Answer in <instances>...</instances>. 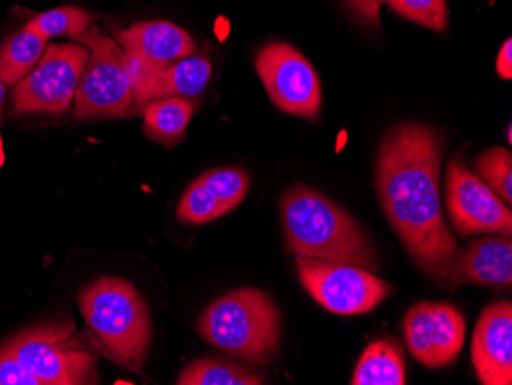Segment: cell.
Here are the masks:
<instances>
[{"mask_svg":"<svg viewBox=\"0 0 512 385\" xmlns=\"http://www.w3.org/2000/svg\"><path fill=\"white\" fill-rule=\"evenodd\" d=\"M348 11L353 14L356 20L368 27H379L381 16H379V7L381 5L376 0H344Z\"/></svg>","mask_w":512,"mask_h":385,"instance_id":"cell-26","label":"cell"},{"mask_svg":"<svg viewBox=\"0 0 512 385\" xmlns=\"http://www.w3.org/2000/svg\"><path fill=\"white\" fill-rule=\"evenodd\" d=\"M497 73L502 79L511 80L512 77V42L506 40L500 48L496 63Z\"/></svg>","mask_w":512,"mask_h":385,"instance_id":"cell-27","label":"cell"},{"mask_svg":"<svg viewBox=\"0 0 512 385\" xmlns=\"http://www.w3.org/2000/svg\"><path fill=\"white\" fill-rule=\"evenodd\" d=\"M476 175L505 205L512 201V155L508 149L490 148L474 158Z\"/></svg>","mask_w":512,"mask_h":385,"instance_id":"cell-20","label":"cell"},{"mask_svg":"<svg viewBox=\"0 0 512 385\" xmlns=\"http://www.w3.org/2000/svg\"><path fill=\"white\" fill-rule=\"evenodd\" d=\"M5 346L43 385L97 384V358L71 321L36 324Z\"/></svg>","mask_w":512,"mask_h":385,"instance_id":"cell-6","label":"cell"},{"mask_svg":"<svg viewBox=\"0 0 512 385\" xmlns=\"http://www.w3.org/2000/svg\"><path fill=\"white\" fill-rule=\"evenodd\" d=\"M115 40L132 65L160 71L195 53L189 33L171 22H142L128 30L115 31Z\"/></svg>","mask_w":512,"mask_h":385,"instance_id":"cell-14","label":"cell"},{"mask_svg":"<svg viewBox=\"0 0 512 385\" xmlns=\"http://www.w3.org/2000/svg\"><path fill=\"white\" fill-rule=\"evenodd\" d=\"M178 385H261V376L246 367L229 362L197 359L184 367L177 379Z\"/></svg>","mask_w":512,"mask_h":385,"instance_id":"cell-19","label":"cell"},{"mask_svg":"<svg viewBox=\"0 0 512 385\" xmlns=\"http://www.w3.org/2000/svg\"><path fill=\"white\" fill-rule=\"evenodd\" d=\"M195 105L183 97L152 100L143 111L146 137L165 148H174L183 142L186 129L194 116Z\"/></svg>","mask_w":512,"mask_h":385,"instance_id":"cell-16","label":"cell"},{"mask_svg":"<svg viewBox=\"0 0 512 385\" xmlns=\"http://www.w3.org/2000/svg\"><path fill=\"white\" fill-rule=\"evenodd\" d=\"M296 269L310 297L336 315L370 313L393 292L390 283L352 264L296 257Z\"/></svg>","mask_w":512,"mask_h":385,"instance_id":"cell-8","label":"cell"},{"mask_svg":"<svg viewBox=\"0 0 512 385\" xmlns=\"http://www.w3.org/2000/svg\"><path fill=\"white\" fill-rule=\"evenodd\" d=\"M198 180L229 209V212L243 203L250 188L249 174L237 166L211 169L200 175Z\"/></svg>","mask_w":512,"mask_h":385,"instance_id":"cell-23","label":"cell"},{"mask_svg":"<svg viewBox=\"0 0 512 385\" xmlns=\"http://www.w3.org/2000/svg\"><path fill=\"white\" fill-rule=\"evenodd\" d=\"M447 284L511 287L512 240L511 235H486L457 247L451 255Z\"/></svg>","mask_w":512,"mask_h":385,"instance_id":"cell-13","label":"cell"},{"mask_svg":"<svg viewBox=\"0 0 512 385\" xmlns=\"http://www.w3.org/2000/svg\"><path fill=\"white\" fill-rule=\"evenodd\" d=\"M212 63L204 54H191L161 70L151 89V102L166 97L197 100L211 80Z\"/></svg>","mask_w":512,"mask_h":385,"instance_id":"cell-15","label":"cell"},{"mask_svg":"<svg viewBox=\"0 0 512 385\" xmlns=\"http://www.w3.org/2000/svg\"><path fill=\"white\" fill-rule=\"evenodd\" d=\"M444 137L425 123L385 132L376 158V191L391 228L414 263L447 286L457 241L445 223L440 197Z\"/></svg>","mask_w":512,"mask_h":385,"instance_id":"cell-1","label":"cell"},{"mask_svg":"<svg viewBox=\"0 0 512 385\" xmlns=\"http://www.w3.org/2000/svg\"><path fill=\"white\" fill-rule=\"evenodd\" d=\"M5 97H7V89H5L4 82L0 80V125L4 122Z\"/></svg>","mask_w":512,"mask_h":385,"instance_id":"cell-28","label":"cell"},{"mask_svg":"<svg viewBox=\"0 0 512 385\" xmlns=\"http://www.w3.org/2000/svg\"><path fill=\"white\" fill-rule=\"evenodd\" d=\"M79 306L92 349L131 372H142L151 350L152 320L148 303L134 284L99 278L83 287Z\"/></svg>","mask_w":512,"mask_h":385,"instance_id":"cell-3","label":"cell"},{"mask_svg":"<svg viewBox=\"0 0 512 385\" xmlns=\"http://www.w3.org/2000/svg\"><path fill=\"white\" fill-rule=\"evenodd\" d=\"M227 214H230L229 209L198 178L184 192L177 209L178 220L192 226L209 223Z\"/></svg>","mask_w":512,"mask_h":385,"instance_id":"cell-22","label":"cell"},{"mask_svg":"<svg viewBox=\"0 0 512 385\" xmlns=\"http://www.w3.org/2000/svg\"><path fill=\"white\" fill-rule=\"evenodd\" d=\"M46 39L28 28L17 31L0 45V80L14 86L33 71L45 53Z\"/></svg>","mask_w":512,"mask_h":385,"instance_id":"cell-18","label":"cell"},{"mask_svg":"<svg viewBox=\"0 0 512 385\" xmlns=\"http://www.w3.org/2000/svg\"><path fill=\"white\" fill-rule=\"evenodd\" d=\"M281 218L287 249L296 257L352 264L379 272L378 254L364 229L332 198L293 186L281 198Z\"/></svg>","mask_w":512,"mask_h":385,"instance_id":"cell-2","label":"cell"},{"mask_svg":"<svg viewBox=\"0 0 512 385\" xmlns=\"http://www.w3.org/2000/svg\"><path fill=\"white\" fill-rule=\"evenodd\" d=\"M255 68L270 100L281 111L301 119H318L321 79L312 63L296 48L287 43H269L256 56Z\"/></svg>","mask_w":512,"mask_h":385,"instance_id":"cell-9","label":"cell"},{"mask_svg":"<svg viewBox=\"0 0 512 385\" xmlns=\"http://www.w3.org/2000/svg\"><path fill=\"white\" fill-rule=\"evenodd\" d=\"M408 350L430 369L456 361L465 343L467 326L459 309L447 303H419L404 320Z\"/></svg>","mask_w":512,"mask_h":385,"instance_id":"cell-11","label":"cell"},{"mask_svg":"<svg viewBox=\"0 0 512 385\" xmlns=\"http://www.w3.org/2000/svg\"><path fill=\"white\" fill-rule=\"evenodd\" d=\"M281 327L283 316L275 301L253 287L218 298L198 320V333L204 341L260 366L278 355Z\"/></svg>","mask_w":512,"mask_h":385,"instance_id":"cell-4","label":"cell"},{"mask_svg":"<svg viewBox=\"0 0 512 385\" xmlns=\"http://www.w3.org/2000/svg\"><path fill=\"white\" fill-rule=\"evenodd\" d=\"M405 19L421 27L444 33L448 27L447 0H387Z\"/></svg>","mask_w":512,"mask_h":385,"instance_id":"cell-24","label":"cell"},{"mask_svg":"<svg viewBox=\"0 0 512 385\" xmlns=\"http://www.w3.org/2000/svg\"><path fill=\"white\" fill-rule=\"evenodd\" d=\"M471 358L482 384H512L511 301H499L483 310L474 330Z\"/></svg>","mask_w":512,"mask_h":385,"instance_id":"cell-12","label":"cell"},{"mask_svg":"<svg viewBox=\"0 0 512 385\" xmlns=\"http://www.w3.org/2000/svg\"><path fill=\"white\" fill-rule=\"evenodd\" d=\"M94 16L77 7H60L45 11L28 22L27 27L45 37L46 40L57 36L76 37L89 30Z\"/></svg>","mask_w":512,"mask_h":385,"instance_id":"cell-21","label":"cell"},{"mask_svg":"<svg viewBox=\"0 0 512 385\" xmlns=\"http://www.w3.org/2000/svg\"><path fill=\"white\" fill-rule=\"evenodd\" d=\"M445 201L454 231L462 238L479 234L512 235V212L496 192L453 155L445 175Z\"/></svg>","mask_w":512,"mask_h":385,"instance_id":"cell-10","label":"cell"},{"mask_svg":"<svg viewBox=\"0 0 512 385\" xmlns=\"http://www.w3.org/2000/svg\"><path fill=\"white\" fill-rule=\"evenodd\" d=\"M89 59L74 96V120L138 116L128 56L117 40L91 27L77 34Z\"/></svg>","mask_w":512,"mask_h":385,"instance_id":"cell-5","label":"cell"},{"mask_svg":"<svg viewBox=\"0 0 512 385\" xmlns=\"http://www.w3.org/2000/svg\"><path fill=\"white\" fill-rule=\"evenodd\" d=\"M88 59V48L76 43H53L45 48L33 71L14 85L13 111L53 116L68 112Z\"/></svg>","mask_w":512,"mask_h":385,"instance_id":"cell-7","label":"cell"},{"mask_svg":"<svg viewBox=\"0 0 512 385\" xmlns=\"http://www.w3.org/2000/svg\"><path fill=\"white\" fill-rule=\"evenodd\" d=\"M404 353L398 341L378 339L362 353L353 373V385H404Z\"/></svg>","mask_w":512,"mask_h":385,"instance_id":"cell-17","label":"cell"},{"mask_svg":"<svg viewBox=\"0 0 512 385\" xmlns=\"http://www.w3.org/2000/svg\"><path fill=\"white\" fill-rule=\"evenodd\" d=\"M376 2H378L379 5H381V4H385V2H387V0H376Z\"/></svg>","mask_w":512,"mask_h":385,"instance_id":"cell-29","label":"cell"},{"mask_svg":"<svg viewBox=\"0 0 512 385\" xmlns=\"http://www.w3.org/2000/svg\"><path fill=\"white\" fill-rule=\"evenodd\" d=\"M0 385H43V382L4 344L0 347Z\"/></svg>","mask_w":512,"mask_h":385,"instance_id":"cell-25","label":"cell"}]
</instances>
